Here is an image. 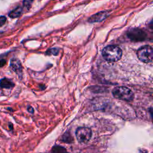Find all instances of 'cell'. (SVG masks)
I'll return each instance as SVG.
<instances>
[{
  "instance_id": "obj_1",
  "label": "cell",
  "mask_w": 153,
  "mask_h": 153,
  "mask_svg": "<svg viewBox=\"0 0 153 153\" xmlns=\"http://www.w3.org/2000/svg\"><path fill=\"white\" fill-rule=\"evenodd\" d=\"M102 55L106 61L115 62L121 59L122 50L117 45H108L103 49Z\"/></svg>"
},
{
  "instance_id": "obj_2",
  "label": "cell",
  "mask_w": 153,
  "mask_h": 153,
  "mask_svg": "<svg viewBox=\"0 0 153 153\" xmlns=\"http://www.w3.org/2000/svg\"><path fill=\"white\" fill-rule=\"evenodd\" d=\"M112 94L115 98L124 101H131L134 98L132 91L124 86L115 87L112 91Z\"/></svg>"
},
{
  "instance_id": "obj_3",
  "label": "cell",
  "mask_w": 153,
  "mask_h": 153,
  "mask_svg": "<svg viewBox=\"0 0 153 153\" xmlns=\"http://www.w3.org/2000/svg\"><path fill=\"white\" fill-rule=\"evenodd\" d=\"M138 59L142 62L148 63L153 60V49L150 45H145L140 47L137 51Z\"/></svg>"
},
{
  "instance_id": "obj_4",
  "label": "cell",
  "mask_w": 153,
  "mask_h": 153,
  "mask_svg": "<svg viewBox=\"0 0 153 153\" xmlns=\"http://www.w3.org/2000/svg\"><path fill=\"white\" fill-rule=\"evenodd\" d=\"M75 136L77 141L82 144L87 143L92 136L91 130L86 127H79L75 131Z\"/></svg>"
},
{
  "instance_id": "obj_5",
  "label": "cell",
  "mask_w": 153,
  "mask_h": 153,
  "mask_svg": "<svg viewBox=\"0 0 153 153\" xmlns=\"http://www.w3.org/2000/svg\"><path fill=\"white\" fill-rule=\"evenodd\" d=\"M127 35L128 38L134 42L143 41L146 39L147 36L146 32L139 28H133L129 30Z\"/></svg>"
},
{
  "instance_id": "obj_6",
  "label": "cell",
  "mask_w": 153,
  "mask_h": 153,
  "mask_svg": "<svg viewBox=\"0 0 153 153\" xmlns=\"http://www.w3.org/2000/svg\"><path fill=\"white\" fill-rule=\"evenodd\" d=\"M108 15L109 14L107 11H100L90 16L88 19V22L90 23L102 22V20L105 19L108 16Z\"/></svg>"
},
{
  "instance_id": "obj_7",
  "label": "cell",
  "mask_w": 153,
  "mask_h": 153,
  "mask_svg": "<svg viewBox=\"0 0 153 153\" xmlns=\"http://www.w3.org/2000/svg\"><path fill=\"white\" fill-rule=\"evenodd\" d=\"M10 68L18 75H22V66L20 61L17 58H13L10 61Z\"/></svg>"
},
{
  "instance_id": "obj_8",
  "label": "cell",
  "mask_w": 153,
  "mask_h": 153,
  "mask_svg": "<svg viewBox=\"0 0 153 153\" xmlns=\"http://www.w3.org/2000/svg\"><path fill=\"white\" fill-rule=\"evenodd\" d=\"M14 86V82L8 78H2L0 80V87L4 88H11Z\"/></svg>"
},
{
  "instance_id": "obj_9",
  "label": "cell",
  "mask_w": 153,
  "mask_h": 153,
  "mask_svg": "<svg viewBox=\"0 0 153 153\" xmlns=\"http://www.w3.org/2000/svg\"><path fill=\"white\" fill-rule=\"evenodd\" d=\"M22 10H23V9L21 7H17L15 9L11 10L9 13L8 16H9L10 17L13 18V19L19 17V16H21V14L22 13Z\"/></svg>"
},
{
  "instance_id": "obj_10",
  "label": "cell",
  "mask_w": 153,
  "mask_h": 153,
  "mask_svg": "<svg viewBox=\"0 0 153 153\" xmlns=\"http://www.w3.org/2000/svg\"><path fill=\"white\" fill-rule=\"evenodd\" d=\"M51 153H69L67 150L63 146L60 145H55L52 147Z\"/></svg>"
},
{
  "instance_id": "obj_11",
  "label": "cell",
  "mask_w": 153,
  "mask_h": 153,
  "mask_svg": "<svg viewBox=\"0 0 153 153\" xmlns=\"http://www.w3.org/2000/svg\"><path fill=\"white\" fill-rule=\"evenodd\" d=\"M62 140L64 142H67V143H71L72 141H73V137L70 135L69 133H65L63 136L62 137Z\"/></svg>"
},
{
  "instance_id": "obj_12",
  "label": "cell",
  "mask_w": 153,
  "mask_h": 153,
  "mask_svg": "<svg viewBox=\"0 0 153 153\" xmlns=\"http://www.w3.org/2000/svg\"><path fill=\"white\" fill-rule=\"evenodd\" d=\"M47 54H48V55H54V56H57L59 53V50L57 48H52L50 49H48L47 51Z\"/></svg>"
},
{
  "instance_id": "obj_13",
  "label": "cell",
  "mask_w": 153,
  "mask_h": 153,
  "mask_svg": "<svg viewBox=\"0 0 153 153\" xmlns=\"http://www.w3.org/2000/svg\"><path fill=\"white\" fill-rule=\"evenodd\" d=\"M33 1L34 0H23V6L27 9H29Z\"/></svg>"
},
{
  "instance_id": "obj_14",
  "label": "cell",
  "mask_w": 153,
  "mask_h": 153,
  "mask_svg": "<svg viewBox=\"0 0 153 153\" xmlns=\"http://www.w3.org/2000/svg\"><path fill=\"white\" fill-rule=\"evenodd\" d=\"M7 18L4 16H0V27L2 26L6 22Z\"/></svg>"
},
{
  "instance_id": "obj_15",
  "label": "cell",
  "mask_w": 153,
  "mask_h": 153,
  "mask_svg": "<svg viewBox=\"0 0 153 153\" xmlns=\"http://www.w3.org/2000/svg\"><path fill=\"white\" fill-rule=\"evenodd\" d=\"M6 63V60L5 59H1L0 60V68L4 66Z\"/></svg>"
},
{
  "instance_id": "obj_16",
  "label": "cell",
  "mask_w": 153,
  "mask_h": 153,
  "mask_svg": "<svg viewBox=\"0 0 153 153\" xmlns=\"http://www.w3.org/2000/svg\"><path fill=\"white\" fill-rule=\"evenodd\" d=\"M27 111H28L29 112H30V113H33V112H34L33 108L32 106H30L27 107Z\"/></svg>"
}]
</instances>
